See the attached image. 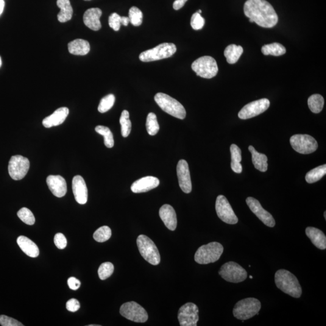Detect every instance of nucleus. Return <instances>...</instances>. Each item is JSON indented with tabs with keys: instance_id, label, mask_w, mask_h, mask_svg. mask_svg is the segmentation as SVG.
<instances>
[{
	"instance_id": "nucleus-21",
	"label": "nucleus",
	"mask_w": 326,
	"mask_h": 326,
	"mask_svg": "<svg viewBox=\"0 0 326 326\" xmlns=\"http://www.w3.org/2000/svg\"><path fill=\"white\" fill-rule=\"evenodd\" d=\"M102 14V10L99 8H91L86 10L83 15V23L86 27L94 31H98L102 27L100 21Z\"/></svg>"
},
{
	"instance_id": "nucleus-46",
	"label": "nucleus",
	"mask_w": 326,
	"mask_h": 326,
	"mask_svg": "<svg viewBox=\"0 0 326 326\" xmlns=\"http://www.w3.org/2000/svg\"><path fill=\"white\" fill-rule=\"evenodd\" d=\"M66 309L71 313H75L80 308L79 301L75 299L69 300L66 303Z\"/></svg>"
},
{
	"instance_id": "nucleus-55",
	"label": "nucleus",
	"mask_w": 326,
	"mask_h": 326,
	"mask_svg": "<svg viewBox=\"0 0 326 326\" xmlns=\"http://www.w3.org/2000/svg\"><path fill=\"white\" fill-rule=\"evenodd\" d=\"M250 278H253V276H252V275H250Z\"/></svg>"
},
{
	"instance_id": "nucleus-19",
	"label": "nucleus",
	"mask_w": 326,
	"mask_h": 326,
	"mask_svg": "<svg viewBox=\"0 0 326 326\" xmlns=\"http://www.w3.org/2000/svg\"><path fill=\"white\" fill-rule=\"evenodd\" d=\"M47 184L50 191L58 197H62L66 194L67 188L65 180L60 175H50L47 178Z\"/></svg>"
},
{
	"instance_id": "nucleus-35",
	"label": "nucleus",
	"mask_w": 326,
	"mask_h": 326,
	"mask_svg": "<svg viewBox=\"0 0 326 326\" xmlns=\"http://www.w3.org/2000/svg\"><path fill=\"white\" fill-rule=\"evenodd\" d=\"M95 130L99 134L104 136L105 146L108 148H112L114 145V140L113 133L110 128L99 125L96 127Z\"/></svg>"
},
{
	"instance_id": "nucleus-39",
	"label": "nucleus",
	"mask_w": 326,
	"mask_h": 326,
	"mask_svg": "<svg viewBox=\"0 0 326 326\" xmlns=\"http://www.w3.org/2000/svg\"><path fill=\"white\" fill-rule=\"evenodd\" d=\"M115 96L113 94H109L100 100L98 107V111L100 113H105L111 110L115 103Z\"/></svg>"
},
{
	"instance_id": "nucleus-56",
	"label": "nucleus",
	"mask_w": 326,
	"mask_h": 326,
	"mask_svg": "<svg viewBox=\"0 0 326 326\" xmlns=\"http://www.w3.org/2000/svg\"><path fill=\"white\" fill-rule=\"evenodd\" d=\"M85 1H90V0H85Z\"/></svg>"
},
{
	"instance_id": "nucleus-12",
	"label": "nucleus",
	"mask_w": 326,
	"mask_h": 326,
	"mask_svg": "<svg viewBox=\"0 0 326 326\" xmlns=\"http://www.w3.org/2000/svg\"><path fill=\"white\" fill-rule=\"evenodd\" d=\"M29 168V159L21 155H15L10 158L8 171L13 180H20L26 177Z\"/></svg>"
},
{
	"instance_id": "nucleus-20",
	"label": "nucleus",
	"mask_w": 326,
	"mask_h": 326,
	"mask_svg": "<svg viewBox=\"0 0 326 326\" xmlns=\"http://www.w3.org/2000/svg\"><path fill=\"white\" fill-rule=\"evenodd\" d=\"M160 185V180L157 178L151 176L140 178L133 183L131 191L135 194L144 193L157 188Z\"/></svg>"
},
{
	"instance_id": "nucleus-31",
	"label": "nucleus",
	"mask_w": 326,
	"mask_h": 326,
	"mask_svg": "<svg viewBox=\"0 0 326 326\" xmlns=\"http://www.w3.org/2000/svg\"><path fill=\"white\" fill-rule=\"evenodd\" d=\"M261 52L264 55H272L279 57L286 54L285 47L280 43H275L264 45L261 48Z\"/></svg>"
},
{
	"instance_id": "nucleus-10",
	"label": "nucleus",
	"mask_w": 326,
	"mask_h": 326,
	"mask_svg": "<svg viewBox=\"0 0 326 326\" xmlns=\"http://www.w3.org/2000/svg\"><path fill=\"white\" fill-rule=\"evenodd\" d=\"M290 143L295 151L302 154H310L316 151L319 147L313 136L307 134H296L290 138Z\"/></svg>"
},
{
	"instance_id": "nucleus-1",
	"label": "nucleus",
	"mask_w": 326,
	"mask_h": 326,
	"mask_svg": "<svg viewBox=\"0 0 326 326\" xmlns=\"http://www.w3.org/2000/svg\"><path fill=\"white\" fill-rule=\"evenodd\" d=\"M244 10L247 17L261 27L272 28L278 23L277 13L266 0H247Z\"/></svg>"
},
{
	"instance_id": "nucleus-34",
	"label": "nucleus",
	"mask_w": 326,
	"mask_h": 326,
	"mask_svg": "<svg viewBox=\"0 0 326 326\" xmlns=\"http://www.w3.org/2000/svg\"><path fill=\"white\" fill-rule=\"evenodd\" d=\"M121 125V132L124 137H127L131 131L132 124L130 119V113L127 110L123 111L120 118Z\"/></svg>"
},
{
	"instance_id": "nucleus-22",
	"label": "nucleus",
	"mask_w": 326,
	"mask_h": 326,
	"mask_svg": "<svg viewBox=\"0 0 326 326\" xmlns=\"http://www.w3.org/2000/svg\"><path fill=\"white\" fill-rule=\"evenodd\" d=\"M160 218L167 228L171 231L176 229L177 226V218L176 212L174 208L169 204L163 205L159 211Z\"/></svg>"
},
{
	"instance_id": "nucleus-43",
	"label": "nucleus",
	"mask_w": 326,
	"mask_h": 326,
	"mask_svg": "<svg viewBox=\"0 0 326 326\" xmlns=\"http://www.w3.org/2000/svg\"><path fill=\"white\" fill-rule=\"evenodd\" d=\"M108 23L111 28L115 31H118L122 25V16L117 13H113L109 17Z\"/></svg>"
},
{
	"instance_id": "nucleus-7",
	"label": "nucleus",
	"mask_w": 326,
	"mask_h": 326,
	"mask_svg": "<svg viewBox=\"0 0 326 326\" xmlns=\"http://www.w3.org/2000/svg\"><path fill=\"white\" fill-rule=\"evenodd\" d=\"M177 52V47L173 43H163L155 48L142 52L139 59L142 62L147 63L171 57Z\"/></svg>"
},
{
	"instance_id": "nucleus-44",
	"label": "nucleus",
	"mask_w": 326,
	"mask_h": 326,
	"mask_svg": "<svg viewBox=\"0 0 326 326\" xmlns=\"http://www.w3.org/2000/svg\"><path fill=\"white\" fill-rule=\"evenodd\" d=\"M0 325L2 326H23L21 323L17 320L6 316H0Z\"/></svg>"
},
{
	"instance_id": "nucleus-15",
	"label": "nucleus",
	"mask_w": 326,
	"mask_h": 326,
	"mask_svg": "<svg viewBox=\"0 0 326 326\" xmlns=\"http://www.w3.org/2000/svg\"><path fill=\"white\" fill-rule=\"evenodd\" d=\"M269 106L270 102L268 99H261L256 100L242 108L238 114L239 118L242 120L255 118L266 111Z\"/></svg>"
},
{
	"instance_id": "nucleus-8",
	"label": "nucleus",
	"mask_w": 326,
	"mask_h": 326,
	"mask_svg": "<svg viewBox=\"0 0 326 326\" xmlns=\"http://www.w3.org/2000/svg\"><path fill=\"white\" fill-rule=\"evenodd\" d=\"M192 68L197 76L205 79H211L216 76L218 72L216 60L209 56L200 57L195 61L192 64Z\"/></svg>"
},
{
	"instance_id": "nucleus-26",
	"label": "nucleus",
	"mask_w": 326,
	"mask_h": 326,
	"mask_svg": "<svg viewBox=\"0 0 326 326\" xmlns=\"http://www.w3.org/2000/svg\"><path fill=\"white\" fill-rule=\"evenodd\" d=\"M68 49L72 55L84 56L90 52V45L87 41L77 39L68 44Z\"/></svg>"
},
{
	"instance_id": "nucleus-11",
	"label": "nucleus",
	"mask_w": 326,
	"mask_h": 326,
	"mask_svg": "<svg viewBox=\"0 0 326 326\" xmlns=\"http://www.w3.org/2000/svg\"><path fill=\"white\" fill-rule=\"evenodd\" d=\"M120 313L123 317L133 322L144 323L148 319L146 311L135 302L124 303L120 309Z\"/></svg>"
},
{
	"instance_id": "nucleus-42",
	"label": "nucleus",
	"mask_w": 326,
	"mask_h": 326,
	"mask_svg": "<svg viewBox=\"0 0 326 326\" xmlns=\"http://www.w3.org/2000/svg\"><path fill=\"white\" fill-rule=\"evenodd\" d=\"M191 24L195 30L202 29L205 24V19L198 12L195 13L192 16Z\"/></svg>"
},
{
	"instance_id": "nucleus-5",
	"label": "nucleus",
	"mask_w": 326,
	"mask_h": 326,
	"mask_svg": "<svg viewBox=\"0 0 326 326\" xmlns=\"http://www.w3.org/2000/svg\"><path fill=\"white\" fill-rule=\"evenodd\" d=\"M261 309L260 301L255 298H247L239 301L233 309V315L237 319L247 320L259 315Z\"/></svg>"
},
{
	"instance_id": "nucleus-18",
	"label": "nucleus",
	"mask_w": 326,
	"mask_h": 326,
	"mask_svg": "<svg viewBox=\"0 0 326 326\" xmlns=\"http://www.w3.org/2000/svg\"><path fill=\"white\" fill-rule=\"evenodd\" d=\"M72 189L75 199L80 204H85L88 200V189L83 178L77 175L72 179Z\"/></svg>"
},
{
	"instance_id": "nucleus-17",
	"label": "nucleus",
	"mask_w": 326,
	"mask_h": 326,
	"mask_svg": "<svg viewBox=\"0 0 326 326\" xmlns=\"http://www.w3.org/2000/svg\"><path fill=\"white\" fill-rule=\"evenodd\" d=\"M177 176L181 190L185 194H190L192 190V181L189 164L185 160H181L177 164Z\"/></svg>"
},
{
	"instance_id": "nucleus-4",
	"label": "nucleus",
	"mask_w": 326,
	"mask_h": 326,
	"mask_svg": "<svg viewBox=\"0 0 326 326\" xmlns=\"http://www.w3.org/2000/svg\"><path fill=\"white\" fill-rule=\"evenodd\" d=\"M154 99L159 107L164 112L179 119H185L186 116L185 108L176 99L162 93L156 94Z\"/></svg>"
},
{
	"instance_id": "nucleus-3",
	"label": "nucleus",
	"mask_w": 326,
	"mask_h": 326,
	"mask_svg": "<svg viewBox=\"0 0 326 326\" xmlns=\"http://www.w3.org/2000/svg\"><path fill=\"white\" fill-rule=\"evenodd\" d=\"M224 252V247L219 242H210L202 245L196 251L195 261L196 263L206 264L214 263L219 260Z\"/></svg>"
},
{
	"instance_id": "nucleus-41",
	"label": "nucleus",
	"mask_w": 326,
	"mask_h": 326,
	"mask_svg": "<svg viewBox=\"0 0 326 326\" xmlns=\"http://www.w3.org/2000/svg\"><path fill=\"white\" fill-rule=\"evenodd\" d=\"M114 267L111 262H105L99 266L98 269L99 277L102 280L107 279L113 274Z\"/></svg>"
},
{
	"instance_id": "nucleus-52",
	"label": "nucleus",
	"mask_w": 326,
	"mask_h": 326,
	"mask_svg": "<svg viewBox=\"0 0 326 326\" xmlns=\"http://www.w3.org/2000/svg\"><path fill=\"white\" fill-rule=\"evenodd\" d=\"M197 12H198L199 13H200H200H201V12H202V11H201V10H199L198 11H197Z\"/></svg>"
},
{
	"instance_id": "nucleus-36",
	"label": "nucleus",
	"mask_w": 326,
	"mask_h": 326,
	"mask_svg": "<svg viewBox=\"0 0 326 326\" xmlns=\"http://www.w3.org/2000/svg\"><path fill=\"white\" fill-rule=\"evenodd\" d=\"M146 130L150 135H155L160 130V126L157 121V116L154 113H150L146 119Z\"/></svg>"
},
{
	"instance_id": "nucleus-37",
	"label": "nucleus",
	"mask_w": 326,
	"mask_h": 326,
	"mask_svg": "<svg viewBox=\"0 0 326 326\" xmlns=\"http://www.w3.org/2000/svg\"><path fill=\"white\" fill-rule=\"evenodd\" d=\"M111 236V228L103 226L97 229L93 235L94 240L98 242H104L109 240Z\"/></svg>"
},
{
	"instance_id": "nucleus-53",
	"label": "nucleus",
	"mask_w": 326,
	"mask_h": 326,
	"mask_svg": "<svg viewBox=\"0 0 326 326\" xmlns=\"http://www.w3.org/2000/svg\"><path fill=\"white\" fill-rule=\"evenodd\" d=\"M324 216H325V219H326V211H325V213H324Z\"/></svg>"
},
{
	"instance_id": "nucleus-2",
	"label": "nucleus",
	"mask_w": 326,
	"mask_h": 326,
	"mask_svg": "<svg viewBox=\"0 0 326 326\" xmlns=\"http://www.w3.org/2000/svg\"><path fill=\"white\" fill-rule=\"evenodd\" d=\"M275 283L277 288L284 293L294 298H300L302 289L297 278L285 269L278 270L275 274Z\"/></svg>"
},
{
	"instance_id": "nucleus-23",
	"label": "nucleus",
	"mask_w": 326,
	"mask_h": 326,
	"mask_svg": "<svg viewBox=\"0 0 326 326\" xmlns=\"http://www.w3.org/2000/svg\"><path fill=\"white\" fill-rule=\"evenodd\" d=\"M68 114V108L66 107L58 108L51 115L43 120V126L46 128L59 126L65 121Z\"/></svg>"
},
{
	"instance_id": "nucleus-9",
	"label": "nucleus",
	"mask_w": 326,
	"mask_h": 326,
	"mask_svg": "<svg viewBox=\"0 0 326 326\" xmlns=\"http://www.w3.org/2000/svg\"><path fill=\"white\" fill-rule=\"evenodd\" d=\"M219 274L225 280L234 283L242 282L247 277L246 270L234 261L223 264Z\"/></svg>"
},
{
	"instance_id": "nucleus-14",
	"label": "nucleus",
	"mask_w": 326,
	"mask_h": 326,
	"mask_svg": "<svg viewBox=\"0 0 326 326\" xmlns=\"http://www.w3.org/2000/svg\"><path fill=\"white\" fill-rule=\"evenodd\" d=\"M199 309L194 303H188L181 306L178 319L181 326H196L199 320Z\"/></svg>"
},
{
	"instance_id": "nucleus-16",
	"label": "nucleus",
	"mask_w": 326,
	"mask_h": 326,
	"mask_svg": "<svg viewBox=\"0 0 326 326\" xmlns=\"http://www.w3.org/2000/svg\"><path fill=\"white\" fill-rule=\"evenodd\" d=\"M246 202L252 212L255 214L264 225L271 228L275 226V222L274 217L268 211L264 210L258 199L253 197H249L246 199Z\"/></svg>"
},
{
	"instance_id": "nucleus-27",
	"label": "nucleus",
	"mask_w": 326,
	"mask_h": 326,
	"mask_svg": "<svg viewBox=\"0 0 326 326\" xmlns=\"http://www.w3.org/2000/svg\"><path fill=\"white\" fill-rule=\"evenodd\" d=\"M58 7L61 9L58 14V21L61 23H65L72 18L73 10L69 0H57Z\"/></svg>"
},
{
	"instance_id": "nucleus-50",
	"label": "nucleus",
	"mask_w": 326,
	"mask_h": 326,
	"mask_svg": "<svg viewBox=\"0 0 326 326\" xmlns=\"http://www.w3.org/2000/svg\"><path fill=\"white\" fill-rule=\"evenodd\" d=\"M4 5L5 2L4 0H0V15H1L2 12H3Z\"/></svg>"
},
{
	"instance_id": "nucleus-32",
	"label": "nucleus",
	"mask_w": 326,
	"mask_h": 326,
	"mask_svg": "<svg viewBox=\"0 0 326 326\" xmlns=\"http://www.w3.org/2000/svg\"><path fill=\"white\" fill-rule=\"evenodd\" d=\"M308 107L312 112L320 113L324 107L325 100L320 94H313L308 99Z\"/></svg>"
},
{
	"instance_id": "nucleus-13",
	"label": "nucleus",
	"mask_w": 326,
	"mask_h": 326,
	"mask_svg": "<svg viewBox=\"0 0 326 326\" xmlns=\"http://www.w3.org/2000/svg\"><path fill=\"white\" fill-rule=\"evenodd\" d=\"M216 211L217 216L223 222L228 224H236L238 222V217L234 212L232 207L226 198L223 195H219L216 201Z\"/></svg>"
},
{
	"instance_id": "nucleus-28",
	"label": "nucleus",
	"mask_w": 326,
	"mask_h": 326,
	"mask_svg": "<svg viewBox=\"0 0 326 326\" xmlns=\"http://www.w3.org/2000/svg\"><path fill=\"white\" fill-rule=\"evenodd\" d=\"M249 149L252 155V161L255 168L261 172H266L267 158L266 155L259 153L253 146H250Z\"/></svg>"
},
{
	"instance_id": "nucleus-54",
	"label": "nucleus",
	"mask_w": 326,
	"mask_h": 326,
	"mask_svg": "<svg viewBox=\"0 0 326 326\" xmlns=\"http://www.w3.org/2000/svg\"><path fill=\"white\" fill-rule=\"evenodd\" d=\"M100 325H89V326H99Z\"/></svg>"
},
{
	"instance_id": "nucleus-6",
	"label": "nucleus",
	"mask_w": 326,
	"mask_h": 326,
	"mask_svg": "<svg viewBox=\"0 0 326 326\" xmlns=\"http://www.w3.org/2000/svg\"><path fill=\"white\" fill-rule=\"evenodd\" d=\"M139 252L147 262L153 265H157L160 262V253L154 242L149 237L140 235L136 239Z\"/></svg>"
},
{
	"instance_id": "nucleus-45",
	"label": "nucleus",
	"mask_w": 326,
	"mask_h": 326,
	"mask_svg": "<svg viewBox=\"0 0 326 326\" xmlns=\"http://www.w3.org/2000/svg\"><path fill=\"white\" fill-rule=\"evenodd\" d=\"M54 242L56 247H57L58 249L63 250L66 247L67 244V241L66 239L62 233H57L55 235L54 238Z\"/></svg>"
},
{
	"instance_id": "nucleus-38",
	"label": "nucleus",
	"mask_w": 326,
	"mask_h": 326,
	"mask_svg": "<svg viewBox=\"0 0 326 326\" xmlns=\"http://www.w3.org/2000/svg\"><path fill=\"white\" fill-rule=\"evenodd\" d=\"M129 18L133 26H140L143 22V13L138 7L133 6L130 9Z\"/></svg>"
},
{
	"instance_id": "nucleus-29",
	"label": "nucleus",
	"mask_w": 326,
	"mask_h": 326,
	"mask_svg": "<svg viewBox=\"0 0 326 326\" xmlns=\"http://www.w3.org/2000/svg\"><path fill=\"white\" fill-rule=\"evenodd\" d=\"M230 152L231 155V168L233 172L237 174H241L242 172V152L239 147L235 144L231 145Z\"/></svg>"
},
{
	"instance_id": "nucleus-51",
	"label": "nucleus",
	"mask_w": 326,
	"mask_h": 326,
	"mask_svg": "<svg viewBox=\"0 0 326 326\" xmlns=\"http://www.w3.org/2000/svg\"><path fill=\"white\" fill-rule=\"evenodd\" d=\"M1 64H2V61H1V57H0V67H1Z\"/></svg>"
},
{
	"instance_id": "nucleus-40",
	"label": "nucleus",
	"mask_w": 326,
	"mask_h": 326,
	"mask_svg": "<svg viewBox=\"0 0 326 326\" xmlns=\"http://www.w3.org/2000/svg\"><path fill=\"white\" fill-rule=\"evenodd\" d=\"M17 215L19 218L25 224L29 225H32L35 224V216L29 208H22L18 211Z\"/></svg>"
},
{
	"instance_id": "nucleus-30",
	"label": "nucleus",
	"mask_w": 326,
	"mask_h": 326,
	"mask_svg": "<svg viewBox=\"0 0 326 326\" xmlns=\"http://www.w3.org/2000/svg\"><path fill=\"white\" fill-rule=\"evenodd\" d=\"M243 52L244 49L241 46L231 44L225 49L224 56L228 63L234 64L238 62Z\"/></svg>"
},
{
	"instance_id": "nucleus-24",
	"label": "nucleus",
	"mask_w": 326,
	"mask_h": 326,
	"mask_svg": "<svg viewBox=\"0 0 326 326\" xmlns=\"http://www.w3.org/2000/svg\"><path fill=\"white\" fill-rule=\"evenodd\" d=\"M306 235L318 249L323 250L326 249V237L322 230L309 227L306 228Z\"/></svg>"
},
{
	"instance_id": "nucleus-47",
	"label": "nucleus",
	"mask_w": 326,
	"mask_h": 326,
	"mask_svg": "<svg viewBox=\"0 0 326 326\" xmlns=\"http://www.w3.org/2000/svg\"><path fill=\"white\" fill-rule=\"evenodd\" d=\"M67 283L69 288L72 290H77L80 288L81 284L79 280L73 277L69 278Z\"/></svg>"
},
{
	"instance_id": "nucleus-33",
	"label": "nucleus",
	"mask_w": 326,
	"mask_h": 326,
	"mask_svg": "<svg viewBox=\"0 0 326 326\" xmlns=\"http://www.w3.org/2000/svg\"><path fill=\"white\" fill-rule=\"evenodd\" d=\"M326 174V165L320 166L311 170L306 175V181L309 184L317 182Z\"/></svg>"
},
{
	"instance_id": "nucleus-49",
	"label": "nucleus",
	"mask_w": 326,
	"mask_h": 326,
	"mask_svg": "<svg viewBox=\"0 0 326 326\" xmlns=\"http://www.w3.org/2000/svg\"><path fill=\"white\" fill-rule=\"evenodd\" d=\"M130 18L129 17H127V16H122V24L124 25L125 26H127L128 24L130 23Z\"/></svg>"
},
{
	"instance_id": "nucleus-25",
	"label": "nucleus",
	"mask_w": 326,
	"mask_h": 326,
	"mask_svg": "<svg viewBox=\"0 0 326 326\" xmlns=\"http://www.w3.org/2000/svg\"><path fill=\"white\" fill-rule=\"evenodd\" d=\"M17 244L21 250L29 257L35 258L40 255V250L37 245L26 236L18 237Z\"/></svg>"
},
{
	"instance_id": "nucleus-48",
	"label": "nucleus",
	"mask_w": 326,
	"mask_h": 326,
	"mask_svg": "<svg viewBox=\"0 0 326 326\" xmlns=\"http://www.w3.org/2000/svg\"><path fill=\"white\" fill-rule=\"evenodd\" d=\"M187 1L188 0H175L173 4V7L175 10H179L185 5Z\"/></svg>"
}]
</instances>
